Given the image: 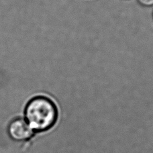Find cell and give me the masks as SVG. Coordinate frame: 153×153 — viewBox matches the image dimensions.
<instances>
[{"instance_id":"6da1fadb","label":"cell","mask_w":153,"mask_h":153,"mask_svg":"<svg viewBox=\"0 0 153 153\" xmlns=\"http://www.w3.org/2000/svg\"><path fill=\"white\" fill-rule=\"evenodd\" d=\"M59 109L53 100L43 95L30 100L24 108V118L35 133L52 129L59 120Z\"/></svg>"},{"instance_id":"3957f363","label":"cell","mask_w":153,"mask_h":153,"mask_svg":"<svg viewBox=\"0 0 153 153\" xmlns=\"http://www.w3.org/2000/svg\"><path fill=\"white\" fill-rule=\"evenodd\" d=\"M137 1L142 6L146 7H153V0H137Z\"/></svg>"},{"instance_id":"7a4b0ae2","label":"cell","mask_w":153,"mask_h":153,"mask_svg":"<svg viewBox=\"0 0 153 153\" xmlns=\"http://www.w3.org/2000/svg\"><path fill=\"white\" fill-rule=\"evenodd\" d=\"M7 134L10 138L14 142L24 143L30 140L36 133L29 126L24 117H18L9 123Z\"/></svg>"},{"instance_id":"277c9868","label":"cell","mask_w":153,"mask_h":153,"mask_svg":"<svg viewBox=\"0 0 153 153\" xmlns=\"http://www.w3.org/2000/svg\"><path fill=\"white\" fill-rule=\"evenodd\" d=\"M152 16H153V13H152Z\"/></svg>"}]
</instances>
